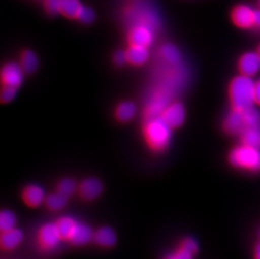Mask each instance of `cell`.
Returning <instances> with one entry per match:
<instances>
[{"label":"cell","mask_w":260,"mask_h":259,"mask_svg":"<svg viewBox=\"0 0 260 259\" xmlns=\"http://www.w3.org/2000/svg\"><path fill=\"white\" fill-rule=\"evenodd\" d=\"M259 237H260V231H259Z\"/></svg>","instance_id":"f35d334b"},{"label":"cell","mask_w":260,"mask_h":259,"mask_svg":"<svg viewBox=\"0 0 260 259\" xmlns=\"http://www.w3.org/2000/svg\"><path fill=\"white\" fill-rule=\"evenodd\" d=\"M17 219L15 213L10 210H3L0 213V230L1 232L11 230L15 228Z\"/></svg>","instance_id":"d4e9b609"},{"label":"cell","mask_w":260,"mask_h":259,"mask_svg":"<svg viewBox=\"0 0 260 259\" xmlns=\"http://www.w3.org/2000/svg\"><path fill=\"white\" fill-rule=\"evenodd\" d=\"M61 239V235L56 223L45 224L38 233V241L45 249H52L57 247Z\"/></svg>","instance_id":"9c48e42d"},{"label":"cell","mask_w":260,"mask_h":259,"mask_svg":"<svg viewBox=\"0 0 260 259\" xmlns=\"http://www.w3.org/2000/svg\"><path fill=\"white\" fill-rule=\"evenodd\" d=\"M45 191L42 187L37 184H29L22 192V199L26 206L31 208L38 207L45 202Z\"/></svg>","instance_id":"4fadbf2b"},{"label":"cell","mask_w":260,"mask_h":259,"mask_svg":"<svg viewBox=\"0 0 260 259\" xmlns=\"http://www.w3.org/2000/svg\"><path fill=\"white\" fill-rule=\"evenodd\" d=\"M93 240L101 247H113L116 242V234L115 231L110 226H103L94 233Z\"/></svg>","instance_id":"ac0fdd59"},{"label":"cell","mask_w":260,"mask_h":259,"mask_svg":"<svg viewBox=\"0 0 260 259\" xmlns=\"http://www.w3.org/2000/svg\"><path fill=\"white\" fill-rule=\"evenodd\" d=\"M84 7L80 0H61L60 15L69 19L78 20Z\"/></svg>","instance_id":"e0dca14e"},{"label":"cell","mask_w":260,"mask_h":259,"mask_svg":"<svg viewBox=\"0 0 260 259\" xmlns=\"http://www.w3.org/2000/svg\"><path fill=\"white\" fill-rule=\"evenodd\" d=\"M114 61L115 63L118 66H123L124 64L128 62L127 55H126V52L124 51H118L115 53L114 56Z\"/></svg>","instance_id":"4dcf8cb0"},{"label":"cell","mask_w":260,"mask_h":259,"mask_svg":"<svg viewBox=\"0 0 260 259\" xmlns=\"http://www.w3.org/2000/svg\"><path fill=\"white\" fill-rule=\"evenodd\" d=\"M144 137L147 144L152 150L161 152L170 145L172 138V128L161 116L151 118L145 125Z\"/></svg>","instance_id":"7a4b0ae2"},{"label":"cell","mask_w":260,"mask_h":259,"mask_svg":"<svg viewBox=\"0 0 260 259\" xmlns=\"http://www.w3.org/2000/svg\"><path fill=\"white\" fill-rule=\"evenodd\" d=\"M254 259H260V242L257 244L254 249Z\"/></svg>","instance_id":"e575fe53"},{"label":"cell","mask_w":260,"mask_h":259,"mask_svg":"<svg viewBox=\"0 0 260 259\" xmlns=\"http://www.w3.org/2000/svg\"><path fill=\"white\" fill-rule=\"evenodd\" d=\"M165 259H174V253L169 255V256H167Z\"/></svg>","instance_id":"d590c367"},{"label":"cell","mask_w":260,"mask_h":259,"mask_svg":"<svg viewBox=\"0 0 260 259\" xmlns=\"http://www.w3.org/2000/svg\"><path fill=\"white\" fill-rule=\"evenodd\" d=\"M125 16L132 25H147L155 29L159 25L158 15L153 8L143 2L133 3L125 11Z\"/></svg>","instance_id":"277c9868"},{"label":"cell","mask_w":260,"mask_h":259,"mask_svg":"<svg viewBox=\"0 0 260 259\" xmlns=\"http://www.w3.org/2000/svg\"><path fill=\"white\" fill-rule=\"evenodd\" d=\"M254 27H256L257 29H260V9L256 10Z\"/></svg>","instance_id":"836d02e7"},{"label":"cell","mask_w":260,"mask_h":259,"mask_svg":"<svg viewBox=\"0 0 260 259\" xmlns=\"http://www.w3.org/2000/svg\"><path fill=\"white\" fill-rule=\"evenodd\" d=\"M229 160L237 169L249 172L260 171V147L249 145H238L229 155Z\"/></svg>","instance_id":"3957f363"},{"label":"cell","mask_w":260,"mask_h":259,"mask_svg":"<svg viewBox=\"0 0 260 259\" xmlns=\"http://www.w3.org/2000/svg\"><path fill=\"white\" fill-rule=\"evenodd\" d=\"M128 62L133 66H142L147 62L149 57V52L147 47L138 45H131L126 51Z\"/></svg>","instance_id":"2e32d148"},{"label":"cell","mask_w":260,"mask_h":259,"mask_svg":"<svg viewBox=\"0 0 260 259\" xmlns=\"http://www.w3.org/2000/svg\"><path fill=\"white\" fill-rule=\"evenodd\" d=\"M18 88L11 86L3 85L1 93H0V99L3 103H10L15 100L17 95Z\"/></svg>","instance_id":"4316f807"},{"label":"cell","mask_w":260,"mask_h":259,"mask_svg":"<svg viewBox=\"0 0 260 259\" xmlns=\"http://www.w3.org/2000/svg\"><path fill=\"white\" fill-rule=\"evenodd\" d=\"M170 127H179L184 124L186 118V111L184 105L179 102H171L165 108L160 115Z\"/></svg>","instance_id":"52a82bcc"},{"label":"cell","mask_w":260,"mask_h":259,"mask_svg":"<svg viewBox=\"0 0 260 259\" xmlns=\"http://www.w3.org/2000/svg\"><path fill=\"white\" fill-rule=\"evenodd\" d=\"M258 53L260 54V46H259V47H258Z\"/></svg>","instance_id":"74e56055"},{"label":"cell","mask_w":260,"mask_h":259,"mask_svg":"<svg viewBox=\"0 0 260 259\" xmlns=\"http://www.w3.org/2000/svg\"><path fill=\"white\" fill-rule=\"evenodd\" d=\"M103 191V184L97 178H87L79 186V193L84 201H91L98 198Z\"/></svg>","instance_id":"7c38bea8"},{"label":"cell","mask_w":260,"mask_h":259,"mask_svg":"<svg viewBox=\"0 0 260 259\" xmlns=\"http://www.w3.org/2000/svg\"><path fill=\"white\" fill-rule=\"evenodd\" d=\"M46 12L50 15H60L61 0H43Z\"/></svg>","instance_id":"83f0119b"},{"label":"cell","mask_w":260,"mask_h":259,"mask_svg":"<svg viewBox=\"0 0 260 259\" xmlns=\"http://www.w3.org/2000/svg\"><path fill=\"white\" fill-rule=\"evenodd\" d=\"M258 8L260 9V0H258Z\"/></svg>","instance_id":"8d00e7d4"},{"label":"cell","mask_w":260,"mask_h":259,"mask_svg":"<svg viewBox=\"0 0 260 259\" xmlns=\"http://www.w3.org/2000/svg\"><path fill=\"white\" fill-rule=\"evenodd\" d=\"M193 256L194 255L181 249V248H179V251H177L174 253V259H193Z\"/></svg>","instance_id":"1f68e13d"},{"label":"cell","mask_w":260,"mask_h":259,"mask_svg":"<svg viewBox=\"0 0 260 259\" xmlns=\"http://www.w3.org/2000/svg\"><path fill=\"white\" fill-rule=\"evenodd\" d=\"M25 72L20 64L8 62L1 70V80L3 85L11 86L19 88L22 84Z\"/></svg>","instance_id":"ba28073f"},{"label":"cell","mask_w":260,"mask_h":259,"mask_svg":"<svg viewBox=\"0 0 260 259\" xmlns=\"http://www.w3.org/2000/svg\"><path fill=\"white\" fill-rule=\"evenodd\" d=\"M93 235L90 226L84 223H78L69 241L75 246H83L93 239Z\"/></svg>","instance_id":"5bb4252c"},{"label":"cell","mask_w":260,"mask_h":259,"mask_svg":"<svg viewBox=\"0 0 260 259\" xmlns=\"http://www.w3.org/2000/svg\"><path fill=\"white\" fill-rule=\"evenodd\" d=\"M256 104L260 105V78L256 81Z\"/></svg>","instance_id":"d6a6232c"},{"label":"cell","mask_w":260,"mask_h":259,"mask_svg":"<svg viewBox=\"0 0 260 259\" xmlns=\"http://www.w3.org/2000/svg\"><path fill=\"white\" fill-rule=\"evenodd\" d=\"M161 56L170 65H177L181 61V54L179 49L173 44H165L160 50Z\"/></svg>","instance_id":"7402d4cb"},{"label":"cell","mask_w":260,"mask_h":259,"mask_svg":"<svg viewBox=\"0 0 260 259\" xmlns=\"http://www.w3.org/2000/svg\"><path fill=\"white\" fill-rule=\"evenodd\" d=\"M23 237L24 235L22 232L17 228H15L11 230L2 232L0 237V244L2 249L6 251L15 249L21 243Z\"/></svg>","instance_id":"9a60e30c"},{"label":"cell","mask_w":260,"mask_h":259,"mask_svg":"<svg viewBox=\"0 0 260 259\" xmlns=\"http://www.w3.org/2000/svg\"><path fill=\"white\" fill-rule=\"evenodd\" d=\"M242 143L260 147V126L246 128L240 134Z\"/></svg>","instance_id":"603a6c76"},{"label":"cell","mask_w":260,"mask_h":259,"mask_svg":"<svg viewBox=\"0 0 260 259\" xmlns=\"http://www.w3.org/2000/svg\"><path fill=\"white\" fill-rule=\"evenodd\" d=\"M68 203V197L61 195V193H50L45 199V204L49 210H60L63 209Z\"/></svg>","instance_id":"cb8c5ba5"},{"label":"cell","mask_w":260,"mask_h":259,"mask_svg":"<svg viewBox=\"0 0 260 259\" xmlns=\"http://www.w3.org/2000/svg\"><path fill=\"white\" fill-rule=\"evenodd\" d=\"M256 82L252 77L243 74L232 80L229 86V97L233 109L246 110L256 103Z\"/></svg>","instance_id":"6da1fadb"},{"label":"cell","mask_w":260,"mask_h":259,"mask_svg":"<svg viewBox=\"0 0 260 259\" xmlns=\"http://www.w3.org/2000/svg\"><path fill=\"white\" fill-rule=\"evenodd\" d=\"M238 68L241 74L246 76H255L260 72V54L258 52H248L241 56Z\"/></svg>","instance_id":"8fae6325"},{"label":"cell","mask_w":260,"mask_h":259,"mask_svg":"<svg viewBox=\"0 0 260 259\" xmlns=\"http://www.w3.org/2000/svg\"><path fill=\"white\" fill-rule=\"evenodd\" d=\"M56 224L61 235V239L69 240L78 222L73 218L64 216L60 218Z\"/></svg>","instance_id":"44dd1931"},{"label":"cell","mask_w":260,"mask_h":259,"mask_svg":"<svg viewBox=\"0 0 260 259\" xmlns=\"http://www.w3.org/2000/svg\"><path fill=\"white\" fill-rule=\"evenodd\" d=\"M77 189V184L71 178H64L59 182L57 185V192L69 197L72 196Z\"/></svg>","instance_id":"484cf974"},{"label":"cell","mask_w":260,"mask_h":259,"mask_svg":"<svg viewBox=\"0 0 260 259\" xmlns=\"http://www.w3.org/2000/svg\"><path fill=\"white\" fill-rule=\"evenodd\" d=\"M20 64L25 74H31L38 69L39 59L31 50H25L20 56Z\"/></svg>","instance_id":"ffe728a7"},{"label":"cell","mask_w":260,"mask_h":259,"mask_svg":"<svg viewBox=\"0 0 260 259\" xmlns=\"http://www.w3.org/2000/svg\"><path fill=\"white\" fill-rule=\"evenodd\" d=\"M223 127L229 134L240 136L247 128L244 111L237 109L229 111L224 119Z\"/></svg>","instance_id":"30bf717a"},{"label":"cell","mask_w":260,"mask_h":259,"mask_svg":"<svg viewBox=\"0 0 260 259\" xmlns=\"http://www.w3.org/2000/svg\"><path fill=\"white\" fill-rule=\"evenodd\" d=\"M137 113V106L132 101H124L116 109V117L120 122H128L133 120Z\"/></svg>","instance_id":"d6986e66"},{"label":"cell","mask_w":260,"mask_h":259,"mask_svg":"<svg viewBox=\"0 0 260 259\" xmlns=\"http://www.w3.org/2000/svg\"><path fill=\"white\" fill-rule=\"evenodd\" d=\"M156 29L147 25H133L128 34V40L131 45H138L148 47L154 40Z\"/></svg>","instance_id":"5b68a950"},{"label":"cell","mask_w":260,"mask_h":259,"mask_svg":"<svg viewBox=\"0 0 260 259\" xmlns=\"http://www.w3.org/2000/svg\"><path fill=\"white\" fill-rule=\"evenodd\" d=\"M180 248L194 255L198 252L199 247H198V243H197L196 240L193 239L191 237H187L185 239L183 240V242H181Z\"/></svg>","instance_id":"f1b7e54d"},{"label":"cell","mask_w":260,"mask_h":259,"mask_svg":"<svg viewBox=\"0 0 260 259\" xmlns=\"http://www.w3.org/2000/svg\"><path fill=\"white\" fill-rule=\"evenodd\" d=\"M256 10L248 5H239L233 9L232 20L237 26L242 29L254 27Z\"/></svg>","instance_id":"8992f818"},{"label":"cell","mask_w":260,"mask_h":259,"mask_svg":"<svg viewBox=\"0 0 260 259\" xmlns=\"http://www.w3.org/2000/svg\"><path fill=\"white\" fill-rule=\"evenodd\" d=\"M95 20V14L91 8L86 7L84 6V9L82 10L81 14L79 15V19L80 22L84 23V24H90L93 22V20Z\"/></svg>","instance_id":"f546056e"}]
</instances>
